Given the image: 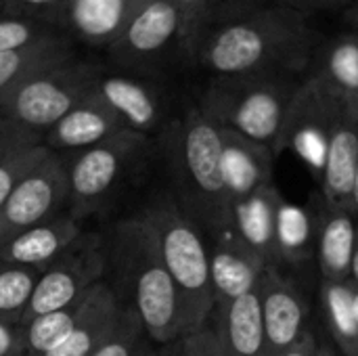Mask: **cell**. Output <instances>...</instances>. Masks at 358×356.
Instances as JSON below:
<instances>
[{
  "mask_svg": "<svg viewBox=\"0 0 358 356\" xmlns=\"http://www.w3.org/2000/svg\"><path fill=\"white\" fill-rule=\"evenodd\" d=\"M0 13H4V6H2V0H0Z\"/></svg>",
  "mask_w": 358,
  "mask_h": 356,
  "instance_id": "7dc6e473",
  "label": "cell"
},
{
  "mask_svg": "<svg viewBox=\"0 0 358 356\" xmlns=\"http://www.w3.org/2000/svg\"><path fill=\"white\" fill-rule=\"evenodd\" d=\"M61 34L63 31L50 23L21 17V15L0 13V52L21 50Z\"/></svg>",
  "mask_w": 358,
  "mask_h": 356,
  "instance_id": "1f68e13d",
  "label": "cell"
},
{
  "mask_svg": "<svg viewBox=\"0 0 358 356\" xmlns=\"http://www.w3.org/2000/svg\"><path fill=\"white\" fill-rule=\"evenodd\" d=\"M319 344H321V336L317 334L315 327H310L294 346H289L281 356H317L319 355Z\"/></svg>",
  "mask_w": 358,
  "mask_h": 356,
  "instance_id": "f35d334b",
  "label": "cell"
},
{
  "mask_svg": "<svg viewBox=\"0 0 358 356\" xmlns=\"http://www.w3.org/2000/svg\"><path fill=\"white\" fill-rule=\"evenodd\" d=\"M258 294L268 350L281 356L313 327L308 296L294 273L281 266H264Z\"/></svg>",
  "mask_w": 358,
  "mask_h": 356,
  "instance_id": "7c38bea8",
  "label": "cell"
},
{
  "mask_svg": "<svg viewBox=\"0 0 358 356\" xmlns=\"http://www.w3.org/2000/svg\"><path fill=\"white\" fill-rule=\"evenodd\" d=\"M340 105L342 97L331 92L317 78L304 76L283 126L279 153L292 149L310 168L317 183L323 176L327 143Z\"/></svg>",
  "mask_w": 358,
  "mask_h": 356,
  "instance_id": "30bf717a",
  "label": "cell"
},
{
  "mask_svg": "<svg viewBox=\"0 0 358 356\" xmlns=\"http://www.w3.org/2000/svg\"><path fill=\"white\" fill-rule=\"evenodd\" d=\"M138 356H157V346H155L153 342H149V344L138 353Z\"/></svg>",
  "mask_w": 358,
  "mask_h": 356,
  "instance_id": "f6af8a7d",
  "label": "cell"
},
{
  "mask_svg": "<svg viewBox=\"0 0 358 356\" xmlns=\"http://www.w3.org/2000/svg\"><path fill=\"white\" fill-rule=\"evenodd\" d=\"M147 0H67L59 29L73 42L107 50Z\"/></svg>",
  "mask_w": 358,
  "mask_h": 356,
  "instance_id": "2e32d148",
  "label": "cell"
},
{
  "mask_svg": "<svg viewBox=\"0 0 358 356\" xmlns=\"http://www.w3.org/2000/svg\"><path fill=\"white\" fill-rule=\"evenodd\" d=\"M105 273L107 258L103 239L84 235L67 254L40 273L21 325L82 300L96 283L105 281Z\"/></svg>",
  "mask_w": 358,
  "mask_h": 356,
  "instance_id": "9c48e42d",
  "label": "cell"
},
{
  "mask_svg": "<svg viewBox=\"0 0 358 356\" xmlns=\"http://www.w3.org/2000/svg\"><path fill=\"white\" fill-rule=\"evenodd\" d=\"M149 342L151 340L147 338L145 327L136 315L122 306L115 325L90 356H138Z\"/></svg>",
  "mask_w": 358,
  "mask_h": 356,
  "instance_id": "4dcf8cb0",
  "label": "cell"
},
{
  "mask_svg": "<svg viewBox=\"0 0 358 356\" xmlns=\"http://www.w3.org/2000/svg\"><path fill=\"white\" fill-rule=\"evenodd\" d=\"M195 338V348H197V356H227L220 342H218V336L214 334V329L210 325H206L203 329L195 332L193 334Z\"/></svg>",
  "mask_w": 358,
  "mask_h": 356,
  "instance_id": "74e56055",
  "label": "cell"
},
{
  "mask_svg": "<svg viewBox=\"0 0 358 356\" xmlns=\"http://www.w3.org/2000/svg\"><path fill=\"white\" fill-rule=\"evenodd\" d=\"M355 317H357V325H358V287L355 290Z\"/></svg>",
  "mask_w": 358,
  "mask_h": 356,
  "instance_id": "bcb514c9",
  "label": "cell"
},
{
  "mask_svg": "<svg viewBox=\"0 0 358 356\" xmlns=\"http://www.w3.org/2000/svg\"><path fill=\"white\" fill-rule=\"evenodd\" d=\"M306 76L342 99H358V34L348 29L321 42Z\"/></svg>",
  "mask_w": 358,
  "mask_h": 356,
  "instance_id": "cb8c5ba5",
  "label": "cell"
},
{
  "mask_svg": "<svg viewBox=\"0 0 358 356\" xmlns=\"http://www.w3.org/2000/svg\"><path fill=\"white\" fill-rule=\"evenodd\" d=\"M76 57V42L61 34L21 50L0 52V101L31 76Z\"/></svg>",
  "mask_w": 358,
  "mask_h": 356,
  "instance_id": "4316f807",
  "label": "cell"
},
{
  "mask_svg": "<svg viewBox=\"0 0 358 356\" xmlns=\"http://www.w3.org/2000/svg\"><path fill=\"white\" fill-rule=\"evenodd\" d=\"M281 6H287L296 13H302L310 17V13H321V10H338V8H350L358 0H273Z\"/></svg>",
  "mask_w": 358,
  "mask_h": 356,
  "instance_id": "d590c367",
  "label": "cell"
},
{
  "mask_svg": "<svg viewBox=\"0 0 358 356\" xmlns=\"http://www.w3.org/2000/svg\"><path fill=\"white\" fill-rule=\"evenodd\" d=\"M155 151L168 174V193L208 241L231 233V199L224 189L220 126L197 101L172 115L155 134Z\"/></svg>",
  "mask_w": 358,
  "mask_h": 356,
  "instance_id": "7a4b0ae2",
  "label": "cell"
},
{
  "mask_svg": "<svg viewBox=\"0 0 358 356\" xmlns=\"http://www.w3.org/2000/svg\"><path fill=\"white\" fill-rule=\"evenodd\" d=\"M141 218L153 231L164 266L180 294L189 332L203 329L216 306L208 239L168 191L157 193Z\"/></svg>",
  "mask_w": 358,
  "mask_h": 356,
  "instance_id": "277c9868",
  "label": "cell"
},
{
  "mask_svg": "<svg viewBox=\"0 0 358 356\" xmlns=\"http://www.w3.org/2000/svg\"><path fill=\"white\" fill-rule=\"evenodd\" d=\"M302 80L294 76L210 78L197 105L218 126L268 145L279 155L283 126Z\"/></svg>",
  "mask_w": 358,
  "mask_h": 356,
  "instance_id": "5b68a950",
  "label": "cell"
},
{
  "mask_svg": "<svg viewBox=\"0 0 358 356\" xmlns=\"http://www.w3.org/2000/svg\"><path fill=\"white\" fill-rule=\"evenodd\" d=\"M317 356H342L338 350H336V346L327 340V338H321V344H319V355Z\"/></svg>",
  "mask_w": 358,
  "mask_h": 356,
  "instance_id": "60d3db41",
  "label": "cell"
},
{
  "mask_svg": "<svg viewBox=\"0 0 358 356\" xmlns=\"http://www.w3.org/2000/svg\"><path fill=\"white\" fill-rule=\"evenodd\" d=\"M84 237L82 225L61 212L0 245V260L44 271Z\"/></svg>",
  "mask_w": 358,
  "mask_h": 356,
  "instance_id": "ffe728a7",
  "label": "cell"
},
{
  "mask_svg": "<svg viewBox=\"0 0 358 356\" xmlns=\"http://www.w3.org/2000/svg\"><path fill=\"white\" fill-rule=\"evenodd\" d=\"M208 250L216 304L231 302L256 290L264 262L250 248H245L233 231L208 241Z\"/></svg>",
  "mask_w": 358,
  "mask_h": 356,
  "instance_id": "7402d4cb",
  "label": "cell"
},
{
  "mask_svg": "<svg viewBox=\"0 0 358 356\" xmlns=\"http://www.w3.org/2000/svg\"><path fill=\"white\" fill-rule=\"evenodd\" d=\"M67 195L69 185L63 155L50 153L0 206V245L63 210L67 212Z\"/></svg>",
  "mask_w": 358,
  "mask_h": 356,
  "instance_id": "8fae6325",
  "label": "cell"
},
{
  "mask_svg": "<svg viewBox=\"0 0 358 356\" xmlns=\"http://www.w3.org/2000/svg\"><path fill=\"white\" fill-rule=\"evenodd\" d=\"M208 325L227 356H271L258 285L241 298L216 304Z\"/></svg>",
  "mask_w": 358,
  "mask_h": 356,
  "instance_id": "d6986e66",
  "label": "cell"
},
{
  "mask_svg": "<svg viewBox=\"0 0 358 356\" xmlns=\"http://www.w3.org/2000/svg\"><path fill=\"white\" fill-rule=\"evenodd\" d=\"M122 304L107 281L96 283L84 302V311L67 338L46 356H90L117 321Z\"/></svg>",
  "mask_w": 358,
  "mask_h": 356,
  "instance_id": "603a6c76",
  "label": "cell"
},
{
  "mask_svg": "<svg viewBox=\"0 0 358 356\" xmlns=\"http://www.w3.org/2000/svg\"><path fill=\"white\" fill-rule=\"evenodd\" d=\"M92 92L109 105L128 130L155 136L172 115H168V101L151 76L132 71H101L92 84Z\"/></svg>",
  "mask_w": 358,
  "mask_h": 356,
  "instance_id": "4fadbf2b",
  "label": "cell"
},
{
  "mask_svg": "<svg viewBox=\"0 0 358 356\" xmlns=\"http://www.w3.org/2000/svg\"><path fill=\"white\" fill-rule=\"evenodd\" d=\"M317 212V264L321 279L348 281L357 243L358 216L350 210L329 206L321 193L313 195Z\"/></svg>",
  "mask_w": 358,
  "mask_h": 356,
  "instance_id": "44dd1931",
  "label": "cell"
},
{
  "mask_svg": "<svg viewBox=\"0 0 358 356\" xmlns=\"http://www.w3.org/2000/svg\"><path fill=\"white\" fill-rule=\"evenodd\" d=\"M350 281L358 287V222H357V243H355V254H352V266H350Z\"/></svg>",
  "mask_w": 358,
  "mask_h": 356,
  "instance_id": "b9f144b4",
  "label": "cell"
},
{
  "mask_svg": "<svg viewBox=\"0 0 358 356\" xmlns=\"http://www.w3.org/2000/svg\"><path fill=\"white\" fill-rule=\"evenodd\" d=\"M222 153L220 168L227 195L233 201L252 195L254 191L273 183L275 151L254 138L220 126Z\"/></svg>",
  "mask_w": 358,
  "mask_h": 356,
  "instance_id": "e0dca14e",
  "label": "cell"
},
{
  "mask_svg": "<svg viewBox=\"0 0 358 356\" xmlns=\"http://www.w3.org/2000/svg\"><path fill=\"white\" fill-rule=\"evenodd\" d=\"M38 145H42V134L0 113V164Z\"/></svg>",
  "mask_w": 358,
  "mask_h": 356,
  "instance_id": "836d02e7",
  "label": "cell"
},
{
  "mask_svg": "<svg viewBox=\"0 0 358 356\" xmlns=\"http://www.w3.org/2000/svg\"><path fill=\"white\" fill-rule=\"evenodd\" d=\"M122 130L128 128L117 113L90 90L73 109H69L50 130L44 132L42 145L52 153L67 155L94 147Z\"/></svg>",
  "mask_w": 358,
  "mask_h": 356,
  "instance_id": "9a60e30c",
  "label": "cell"
},
{
  "mask_svg": "<svg viewBox=\"0 0 358 356\" xmlns=\"http://www.w3.org/2000/svg\"><path fill=\"white\" fill-rule=\"evenodd\" d=\"M355 290L348 281H319V308L327 340L342 356H358V325L355 317Z\"/></svg>",
  "mask_w": 358,
  "mask_h": 356,
  "instance_id": "83f0119b",
  "label": "cell"
},
{
  "mask_svg": "<svg viewBox=\"0 0 358 356\" xmlns=\"http://www.w3.org/2000/svg\"><path fill=\"white\" fill-rule=\"evenodd\" d=\"M52 151L46 149L44 145H38V147H31L6 162L0 164V206L6 201V197L10 195V191L29 174L34 172Z\"/></svg>",
  "mask_w": 358,
  "mask_h": 356,
  "instance_id": "d6a6232c",
  "label": "cell"
},
{
  "mask_svg": "<svg viewBox=\"0 0 358 356\" xmlns=\"http://www.w3.org/2000/svg\"><path fill=\"white\" fill-rule=\"evenodd\" d=\"M38 269L13 264L0 260V319L21 325L36 283L40 279Z\"/></svg>",
  "mask_w": 358,
  "mask_h": 356,
  "instance_id": "f546056e",
  "label": "cell"
},
{
  "mask_svg": "<svg viewBox=\"0 0 358 356\" xmlns=\"http://www.w3.org/2000/svg\"><path fill=\"white\" fill-rule=\"evenodd\" d=\"M86 296L65 308L40 315L27 323H23V344H25V356H46L55 350L67 334L78 323L82 311H84Z\"/></svg>",
  "mask_w": 358,
  "mask_h": 356,
  "instance_id": "f1b7e54d",
  "label": "cell"
},
{
  "mask_svg": "<svg viewBox=\"0 0 358 356\" xmlns=\"http://www.w3.org/2000/svg\"><path fill=\"white\" fill-rule=\"evenodd\" d=\"M101 71L99 63L71 57L17 86L0 101V113L44 136L92 90Z\"/></svg>",
  "mask_w": 358,
  "mask_h": 356,
  "instance_id": "52a82bcc",
  "label": "cell"
},
{
  "mask_svg": "<svg viewBox=\"0 0 358 356\" xmlns=\"http://www.w3.org/2000/svg\"><path fill=\"white\" fill-rule=\"evenodd\" d=\"M180 13L172 0H147L105 50L124 71L153 76L172 48L180 44Z\"/></svg>",
  "mask_w": 358,
  "mask_h": 356,
  "instance_id": "ba28073f",
  "label": "cell"
},
{
  "mask_svg": "<svg viewBox=\"0 0 358 356\" xmlns=\"http://www.w3.org/2000/svg\"><path fill=\"white\" fill-rule=\"evenodd\" d=\"M172 2L180 13L182 27H180L178 52L187 63H191L197 44L210 29L266 4V0H172Z\"/></svg>",
  "mask_w": 358,
  "mask_h": 356,
  "instance_id": "d4e9b609",
  "label": "cell"
},
{
  "mask_svg": "<svg viewBox=\"0 0 358 356\" xmlns=\"http://www.w3.org/2000/svg\"><path fill=\"white\" fill-rule=\"evenodd\" d=\"M67 0H2L4 13L38 19L59 27Z\"/></svg>",
  "mask_w": 358,
  "mask_h": 356,
  "instance_id": "e575fe53",
  "label": "cell"
},
{
  "mask_svg": "<svg viewBox=\"0 0 358 356\" xmlns=\"http://www.w3.org/2000/svg\"><path fill=\"white\" fill-rule=\"evenodd\" d=\"M111 290L120 304L143 323L155 346L189 336L180 294L164 266L149 225L138 216L117 220L103 239Z\"/></svg>",
  "mask_w": 358,
  "mask_h": 356,
  "instance_id": "3957f363",
  "label": "cell"
},
{
  "mask_svg": "<svg viewBox=\"0 0 358 356\" xmlns=\"http://www.w3.org/2000/svg\"><path fill=\"white\" fill-rule=\"evenodd\" d=\"M346 21H348V25H350V29L358 34V4L350 6V8L346 10Z\"/></svg>",
  "mask_w": 358,
  "mask_h": 356,
  "instance_id": "7bdbcfd3",
  "label": "cell"
},
{
  "mask_svg": "<svg viewBox=\"0 0 358 356\" xmlns=\"http://www.w3.org/2000/svg\"><path fill=\"white\" fill-rule=\"evenodd\" d=\"M352 208H355V214L358 216V168L357 176H355V187H352Z\"/></svg>",
  "mask_w": 358,
  "mask_h": 356,
  "instance_id": "ee69618b",
  "label": "cell"
},
{
  "mask_svg": "<svg viewBox=\"0 0 358 356\" xmlns=\"http://www.w3.org/2000/svg\"><path fill=\"white\" fill-rule=\"evenodd\" d=\"M319 44L321 38L306 15L266 2L210 29L197 44L191 65L210 78H304Z\"/></svg>",
  "mask_w": 358,
  "mask_h": 356,
  "instance_id": "6da1fadb",
  "label": "cell"
},
{
  "mask_svg": "<svg viewBox=\"0 0 358 356\" xmlns=\"http://www.w3.org/2000/svg\"><path fill=\"white\" fill-rule=\"evenodd\" d=\"M283 201L281 191L271 183L231 204V231L264 262V266H279L277 218Z\"/></svg>",
  "mask_w": 358,
  "mask_h": 356,
  "instance_id": "ac0fdd59",
  "label": "cell"
},
{
  "mask_svg": "<svg viewBox=\"0 0 358 356\" xmlns=\"http://www.w3.org/2000/svg\"><path fill=\"white\" fill-rule=\"evenodd\" d=\"M157 356H197L193 334L182 336V338L170 342V344L157 346Z\"/></svg>",
  "mask_w": 358,
  "mask_h": 356,
  "instance_id": "ab89813d",
  "label": "cell"
},
{
  "mask_svg": "<svg viewBox=\"0 0 358 356\" xmlns=\"http://www.w3.org/2000/svg\"><path fill=\"white\" fill-rule=\"evenodd\" d=\"M0 356H25L21 325L0 319Z\"/></svg>",
  "mask_w": 358,
  "mask_h": 356,
  "instance_id": "8d00e7d4",
  "label": "cell"
},
{
  "mask_svg": "<svg viewBox=\"0 0 358 356\" xmlns=\"http://www.w3.org/2000/svg\"><path fill=\"white\" fill-rule=\"evenodd\" d=\"M153 147L151 136L122 130L94 147L63 155L69 185L67 214L82 225L105 212Z\"/></svg>",
  "mask_w": 358,
  "mask_h": 356,
  "instance_id": "8992f818",
  "label": "cell"
},
{
  "mask_svg": "<svg viewBox=\"0 0 358 356\" xmlns=\"http://www.w3.org/2000/svg\"><path fill=\"white\" fill-rule=\"evenodd\" d=\"M358 168V99H342L329 134L325 168L319 180L321 197L340 210L352 208V187Z\"/></svg>",
  "mask_w": 358,
  "mask_h": 356,
  "instance_id": "5bb4252c",
  "label": "cell"
},
{
  "mask_svg": "<svg viewBox=\"0 0 358 356\" xmlns=\"http://www.w3.org/2000/svg\"><path fill=\"white\" fill-rule=\"evenodd\" d=\"M310 204V201H308ZM317 260V212L310 206L283 201L277 218V262L281 269H304Z\"/></svg>",
  "mask_w": 358,
  "mask_h": 356,
  "instance_id": "484cf974",
  "label": "cell"
}]
</instances>
